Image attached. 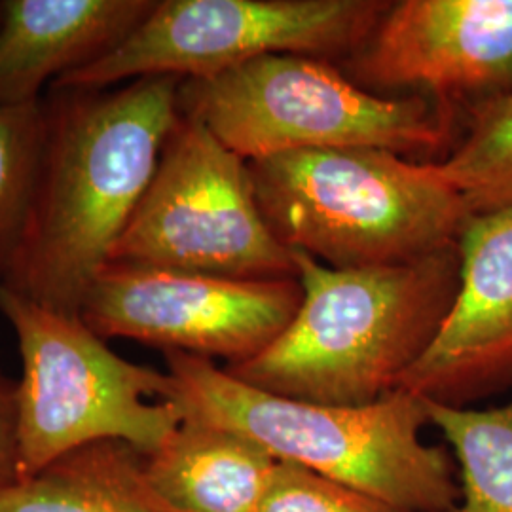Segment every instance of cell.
Segmentation results:
<instances>
[{"label": "cell", "instance_id": "1", "mask_svg": "<svg viewBox=\"0 0 512 512\" xmlns=\"http://www.w3.org/2000/svg\"><path fill=\"white\" fill-rule=\"evenodd\" d=\"M181 78L50 88L37 186L4 289L80 313L179 120Z\"/></svg>", "mask_w": 512, "mask_h": 512}, {"label": "cell", "instance_id": "2", "mask_svg": "<svg viewBox=\"0 0 512 512\" xmlns=\"http://www.w3.org/2000/svg\"><path fill=\"white\" fill-rule=\"evenodd\" d=\"M302 302L274 342L224 366L274 395L365 406L395 393L433 346L461 283L459 241L410 262L332 268L293 251Z\"/></svg>", "mask_w": 512, "mask_h": 512}, {"label": "cell", "instance_id": "3", "mask_svg": "<svg viewBox=\"0 0 512 512\" xmlns=\"http://www.w3.org/2000/svg\"><path fill=\"white\" fill-rule=\"evenodd\" d=\"M183 418L234 431L268 450L406 512H448L461 497L454 456L421 439L427 403L397 389L378 403L334 406L245 384L213 359L165 351Z\"/></svg>", "mask_w": 512, "mask_h": 512}, {"label": "cell", "instance_id": "4", "mask_svg": "<svg viewBox=\"0 0 512 512\" xmlns=\"http://www.w3.org/2000/svg\"><path fill=\"white\" fill-rule=\"evenodd\" d=\"M247 164L275 238L332 268L433 255L458 243L473 219L437 162L384 148L304 150Z\"/></svg>", "mask_w": 512, "mask_h": 512}, {"label": "cell", "instance_id": "5", "mask_svg": "<svg viewBox=\"0 0 512 512\" xmlns=\"http://www.w3.org/2000/svg\"><path fill=\"white\" fill-rule=\"evenodd\" d=\"M179 110L245 162L327 148L431 156L450 143L454 116L425 95L382 97L329 61L264 55L205 80H183Z\"/></svg>", "mask_w": 512, "mask_h": 512}, {"label": "cell", "instance_id": "6", "mask_svg": "<svg viewBox=\"0 0 512 512\" xmlns=\"http://www.w3.org/2000/svg\"><path fill=\"white\" fill-rule=\"evenodd\" d=\"M0 313L18 336L19 480L101 440L145 456L183 421L167 372L135 365L107 346L80 313L54 310L0 287Z\"/></svg>", "mask_w": 512, "mask_h": 512}, {"label": "cell", "instance_id": "7", "mask_svg": "<svg viewBox=\"0 0 512 512\" xmlns=\"http://www.w3.org/2000/svg\"><path fill=\"white\" fill-rule=\"evenodd\" d=\"M109 262L234 279L296 277L293 251L256 202L249 164L184 114Z\"/></svg>", "mask_w": 512, "mask_h": 512}, {"label": "cell", "instance_id": "8", "mask_svg": "<svg viewBox=\"0 0 512 512\" xmlns=\"http://www.w3.org/2000/svg\"><path fill=\"white\" fill-rule=\"evenodd\" d=\"M391 2L162 0L112 52L52 88H112L139 78L205 80L264 55L353 54Z\"/></svg>", "mask_w": 512, "mask_h": 512}, {"label": "cell", "instance_id": "9", "mask_svg": "<svg viewBox=\"0 0 512 512\" xmlns=\"http://www.w3.org/2000/svg\"><path fill=\"white\" fill-rule=\"evenodd\" d=\"M300 302L296 277L234 279L109 262L80 315L105 340L129 338L238 365L287 329Z\"/></svg>", "mask_w": 512, "mask_h": 512}, {"label": "cell", "instance_id": "10", "mask_svg": "<svg viewBox=\"0 0 512 512\" xmlns=\"http://www.w3.org/2000/svg\"><path fill=\"white\" fill-rule=\"evenodd\" d=\"M366 90L431 95L456 116L512 95V0H403L351 54Z\"/></svg>", "mask_w": 512, "mask_h": 512}, {"label": "cell", "instance_id": "11", "mask_svg": "<svg viewBox=\"0 0 512 512\" xmlns=\"http://www.w3.org/2000/svg\"><path fill=\"white\" fill-rule=\"evenodd\" d=\"M459 253L456 302L399 389L467 408L512 387V207L469 220Z\"/></svg>", "mask_w": 512, "mask_h": 512}, {"label": "cell", "instance_id": "12", "mask_svg": "<svg viewBox=\"0 0 512 512\" xmlns=\"http://www.w3.org/2000/svg\"><path fill=\"white\" fill-rule=\"evenodd\" d=\"M154 0H2L0 105L42 101V90L112 52Z\"/></svg>", "mask_w": 512, "mask_h": 512}, {"label": "cell", "instance_id": "13", "mask_svg": "<svg viewBox=\"0 0 512 512\" xmlns=\"http://www.w3.org/2000/svg\"><path fill=\"white\" fill-rule=\"evenodd\" d=\"M279 459L234 431L183 418L145 459L148 484L175 512H255Z\"/></svg>", "mask_w": 512, "mask_h": 512}, {"label": "cell", "instance_id": "14", "mask_svg": "<svg viewBox=\"0 0 512 512\" xmlns=\"http://www.w3.org/2000/svg\"><path fill=\"white\" fill-rule=\"evenodd\" d=\"M145 459L120 440L82 446L0 488V512H175L148 484Z\"/></svg>", "mask_w": 512, "mask_h": 512}, {"label": "cell", "instance_id": "15", "mask_svg": "<svg viewBox=\"0 0 512 512\" xmlns=\"http://www.w3.org/2000/svg\"><path fill=\"white\" fill-rule=\"evenodd\" d=\"M425 403L458 465L461 497L448 512H512V399L495 408Z\"/></svg>", "mask_w": 512, "mask_h": 512}, {"label": "cell", "instance_id": "16", "mask_svg": "<svg viewBox=\"0 0 512 512\" xmlns=\"http://www.w3.org/2000/svg\"><path fill=\"white\" fill-rule=\"evenodd\" d=\"M437 164L473 217L512 207V95L465 110L458 145Z\"/></svg>", "mask_w": 512, "mask_h": 512}, {"label": "cell", "instance_id": "17", "mask_svg": "<svg viewBox=\"0 0 512 512\" xmlns=\"http://www.w3.org/2000/svg\"><path fill=\"white\" fill-rule=\"evenodd\" d=\"M44 135V99L0 105V285L12 268L31 211Z\"/></svg>", "mask_w": 512, "mask_h": 512}, {"label": "cell", "instance_id": "18", "mask_svg": "<svg viewBox=\"0 0 512 512\" xmlns=\"http://www.w3.org/2000/svg\"><path fill=\"white\" fill-rule=\"evenodd\" d=\"M255 512H406L348 484L279 461Z\"/></svg>", "mask_w": 512, "mask_h": 512}, {"label": "cell", "instance_id": "19", "mask_svg": "<svg viewBox=\"0 0 512 512\" xmlns=\"http://www.w3.org/2000/svg\"><path fill=\"white\" fill-rule=\"evenodd\" d=\"M19 480L18 397L16 384L0 374V488Z\"/></svg>", "mask_w": 512, "mask_h": 512}, {"label": "cell", "instance_id": "20", "mask_svg": "<svg viewBox=\"0 0 512 512\" xmlns=\"http://www.w3.org/2000/svg\"><path fill=\"white\" fill-rule=\"evenodd\" d=\"M0 18H2V0H0Z\"/></svg>", "mask_w": 512, "mask_h": 512}]
</instances>
